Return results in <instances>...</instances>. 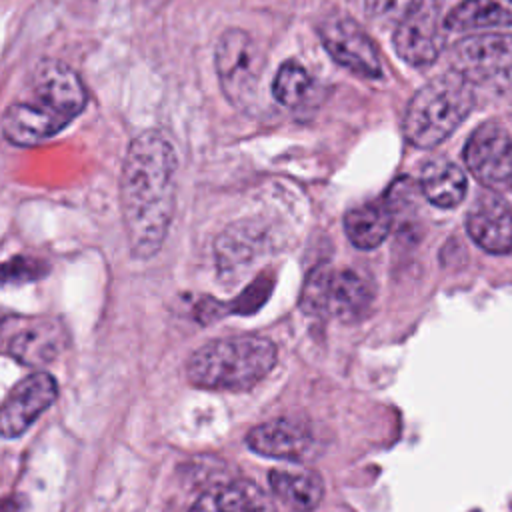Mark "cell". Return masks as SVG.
Here are the masks:
<instances>
[{
	"label": "cell",
	"mask_w": 512,
	"mask_h": 512,
	"mask_svg": "<svg viewBox=\"0 0 512 512\" xmlns=\"http://www.w3.org/2000/svg\"><path fill=\"white\" fill-rule=\"evenodd\" d=\"M176 152L158 130L136 136L120 172V210L134 256H154L168 234L176 204Z\"/></svg>",
	"instance_id": "obj_1"
},
{
	"label": "cell",
	"mask_w": 512,
	"mask_h": 512,
	"mask_svg": "<svg viewBox=\"0 0 512 512\" xmlns=\"http://www.w3.org/2000/svg\"><path fill=\"white\" fill-rule=\"evenodd\" d=\"M276 364V346L264 336H228L198 348L188 364V380L206 390H246Z\"/></svg>",
	"instance_id": "obj_2"
},
{
	"label": "cell",
	"mask_w": 512,
	"mask_h": 512,
	"mask_svg": "<svg viewBox=\"0 0 512 512\" xmlns=\"http://www.w3.org/2000/svg\"><path fill=\"white\" fill-rule=\"evenodd\" d=\"M474 106V88L456 70L426 82L410 100L402 132L418 148H434L450 136Z\"/></svg>",
	"instance_id": "obj_3"
},
{
	"label": "cell",
	"mask_w": 512,
	"mask_h": 512,
	"mask_svg": "<svg viewBox=\"0 0 512 512\" xmlns=\"http://www.w3.org/2000/svg\"><path fill=\"white\" fill-rule=\"evenodd\" d=\"M368 282L354 270L314 268L302 288L300 306L306 314H330L340 320H356L370 306Z\"/></svg>",
	"instance_id": "obj_4"
},
{
	"label": "cell",
	"mask_w": 512,
	"mask_h": 512,
	"mask_svg": "<svg viewBox=\"0 0 512 512\" xmlns=\"http://www.w3.org/2000/svg\"><path fill=\"white\" fill-rule=\"evenodd\" d=\"M214 66L228 102L248 110L256 102L262 72V56L252 36L242 28L224 30L216 42Z\"/></svg>",
	"instance_id": "obj_5"
},
{
	"label": "cell",
	"mask_w": 512,
	"mask_h": 512,
	"mask_svg": "<svg viewBox=\"0 0 512 512\" xmlns=\"http://www.w3.org/2000/svg\"><path fill=\"white\" fill-rule=\"evenodd\" d=\"M452 70L472 86L512 90V34H480L450 48Z\"/></svg>",
	"instance_id": "obj_6"
},
{
	"label": "cell",
	"mask_w": 512,
	"mask_h": 512,
	"mask_svg": "<svg viewBox=\"0 0 512 512\" xmlns=\"http://www.w3.org/2000/svg\"><path fill=\"white\" fill-rule=\"evenodd\" d=\"M464 162L480 184L494 190L512 188V138L500 124L486 122L472 132Z\"/></svg>",
	"instance_id": "obj_7"
},
{
	"label": "cell",
	"mask_w": 512,
	"mask_h": 512,
	"mask_svg": "<svg viewBox=\"0 0 512 512\" xmlns=\"http://www.w3.org/2000/svg\"><path fill=\"white\" fill-rule=\"evenodd\" d=\"M318 36L324 50L344 68L366 78H378L382 72L376 48L364 28L348 16L334 14L322 20Z\"/></svg>",
	"instance_id": "obj_8"
},
{
	"label": "cell",
	"mask_w": 512,
	"mask_h": 512,
	"mask_svg": "<svg viewBox=\"0 0 512 512\" xmlns=\"http://www.w3.org/2000/svg\"><path fill=\"white\" fill-rule=\"evenodd\" d=\"M56 394V380L48 372H34L20 380L0 406V434L4 438L22 436L52 406Z\"/></svg>",
	"instance_id": "obj_9"
},
{
	"label": "cell",
	"mask_w": 512,
	"mask_h": 512,
	"mask_svg": "<svg viewBox=\"0 0 512 512\" xmlns=\"http://www.w3.org/2000/svg\"><path fill=\"white\" fill-rule=\"evenodd\" d=\"M32 90L38 104L72 120L88 102L80 76L60 60H42L32 76Z\"/></svg>",
	"instance_id": "obj_10"
},
{
	"label": "cell",
	"mask_w": 512,
	"mask_h": 512,
	"mask_svg": "<svg viewBox=\"0 0 512 512\" xmlns=\"http://www.w3.org/2000/svg\"><path fill=\"white\" fill-rule=\"evenodd\" d=\"M444 30L438 8L422 2L412 16L398 24L394 32V50L412 66H428L444 48Z\"/></svg>",
	"instance_id": "obj_11"
},
{
	"label": "cell",
	"mask_w": 512,
	"mask_h": 512,
	"mask_svg": "<svg viewBox=\"0 0 512 512\" xmlns=\"http://www.w3.org/2000/svg\"><path fill=\"white\" fill-rule=\"evenodd\" d=\"M466 230L470 238L490 254L512 250V210L496 194H480L468 210Z\"/></svg>",
	"instance_id": "obj_12"
},
{
	"label": "cell",
	"mask_w": 512,
	"mask_h": 512,
	"mask_svg": "<svg viewBox=\"0 0 512 512\" xmlns=\"http://www.w3.org/2000/svg\"><path fill=\"white\" fill-rule=\"evenodd\" d=\"M246 444L256 454L296 462L310 456L314 438L304 424L288 418H276L252 428L246 436Z\"/></svg>",
	"instance_id": "obj_13"
},
{
	"label": "cell",
	"mask_w": 512,
	"mask_h": 512,
	"mask_svg": "<svg viewBox=\"0 0 512 512\" xmlns=\"http://www.w3.org/2000/svg\"><path fill=\"white\" fill-rule=\"evenodd\" d=\"M68 344L64 326L54 318H32L14 332L8 352L22 364L42 366L52 362Z\"/></svg>",
	"instance_id": "obj_14"
},
{
	"label": "cell",
	"mask_w": 512,
	"mask_h": 512,
	"mask_svg": "<svg viewBox=\"0 0 512 512\" xmlns=\"http://www.w3.org/2000/svg\"><path fill=\"white\" fill-rule=\"evenodd\" d=\"M70 120L42 104L18 102L10 106L2 120V132L16 146H34L56 136Z\"/></svg>",
	"instance_id": "obj_15"
},
{
	"label": "cell",
	"mask_w": 512,
	"mask_h": 512,
	"mask_svg": "<svg viewBox=\"0 0 512 512\" xmlns=\"http://www.w3.org/2000/svg\"><path fill=\"white\" fill-rule=\"evenodd\" d=\"M190 512H274V506L256 484L236 480L206 490L192 504Z\"/></svg>",
	"instance_id": "obj_16"
},
{
	"label": "cell",
	"mask_w": 512,
	"mask_h": 512,
	"mask_svg": "<svg viewBox=\"0 0 512 512\" xmlns=\"http://www.w3.org/2000/svg\"><path fill=\"white\" fill-rule=\"evenodd\" d=\"M392 228V210L384 200L354 206L344 216V232L360 250H372L384 242Z\"/></svg>",
	"instance_id": "obj_17"
},
{
	"label": "cell",
	"mask_w": 512,
	"mask_h": 512,
	"mask_svg": "<svg viewBox=\"0 0 512 512\" xmlns=\"http://www.w3.org/2000/svg\"><path fill=\"white\" fill-rule=\"evenodd\" d=\"M420 186L428 202L438 208H454L466 194V176L450 160L434 158L424 164Z\"/></svg>",
	"instance_id": "obj_18"
},
{
	"label": "cell",
	"mask_w": 512,
	"mask_h": 512,
	"mask_svg": "<svg viewBox=\"0 0 512 512\" xmlns=\"http://www.w3.org/2000/svg\"><path fill=\"white\" fill-rule=\"evenodd\" d=\"M508 24H512V0H464L444 20V28L452 32Z\"/></svg>",
	"instance_id": "obj_19"
},
{
	"label": "cell",
	"mask_w": 512,
	"mask_h": 512,
	"mask_svg": "<svg viewBox=\"0 0 512 512\" xmlns=\"http://www.w3.org/2000/svg\"><path fill=\"white\" fill-rule=\"evenodd\" d=\"M270 486L284 504L298 512H310L324 496L322 478L308 470H272Z\"/></svg>",
	"instance_id": "obj_20"
},
{
	"label": "cell",
	"mask_w": 512,
	"mask_h": 512,
	"mask_svg": "<svg viewBox=\"0 0 512 512\" xmlns=\"http://www.w3.org/2000/svg\"><path fill=\"white\" fill-rule=\"evenodd\" d=\"M312 92L314 80L308 74V70L296 60L284 62L272 80L274 98L288 108L302 106L312 96Z\"/></svg>",
	"instance_id": "obj_21"
},
{
	"label": "cell",
	"mask_w": 512,
	"mask_h": 512,
	"mask_svg": "<svg viewBox=\"0 0 512 512\" xmlns=\"http://www.w3.org/2000/svg\"><path fill=\"white\" fill-rule=\"evenodd\" d=\"M424 0H364L366 12L372 18L384 20V22H404L408 16H412Z\"/></svg>",
	"instance_id": "obj_22"
},
{
	"label": "cell",
	"mask_w": 512,
	"mask_h": 512,
	"mask_svg": "<svg viewBox=\"0 0 512 512\" xmlns=\"http://www.w3.org/2000/svg\"><path fill=\"white\" fill-rule=\"evenodd\" d=\"M46 272L44 262L34 258H14L0 266V284L6 282H30Z\"/></svg>",
	"instance_id": "obj_23"
}]
</instances>
